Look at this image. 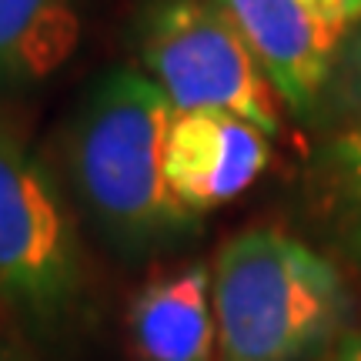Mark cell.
<instances>
[{
  "instance_id": "5",
  "label": "cell",
  "mask_w": 361,
  "mask_h": 361,
  "mask_svg": "<svg viewBox=\"0 0 361 361\" xmlns=\"http://www.w3.org/2000/svg\"><path fill=\"white\" fill-rule=\"evenodd\" d=\"M268 134L234 114L174 111L164 147V178L188 214L245 194L268 168Z\"/></svg>"
},
{
  "instance_id": "8",
  "label": "cell",
  "mask_w": 361,
  "mask_h": 361,
  "mask_svg": "<svg viewBox=\"0 0 361 361\" xmlns=\"http://www.w3.org/2000/svg\"><path fill=\"white\" fill-rule=\"evenodd\" d=\"M80 40L78 0H0V78L47 80Z\"/></svg>"
},
{
  "instance_id": "3",
  "label": "cell",
  "mask_w": 361,
  "mask_h": 361,
  "mask_svg": "<svg viewBox=\"0 0 361 361\" xmlns=\"http://www.w3.org/2000/svg\"><path fill=\"white\" fill-rule=\"evenodd\" d=\"M141 61L174 111H218L281 130V97L247 40L214 0H161L144 27Z\"/></svg>"
},
{
  "instance_id": "6",
  "label": "cell",
  "mask_w": 361,
  "mask_h": 361,
  "mask_svg": "<svg viewBox=\"0 0 361 361\" xmlns=\"http://www.w3.org/2000/svg\"><path fill=\"white\" fill-rule=\"evenodd\" d=\"M247 40L291 111L308 114L324 97L341 37L331 34L301 0H214Z\"/></svg>"
},
{
  "instance_id": "1",
  "label": "cell",
  "mask_w": 361,
  "mask_h": 361,
  "mask_svg": "<svg viewBox=\"0 0 361 361\" xmlns=\"http://www.w3.org/2000/svg\"><path fill=\"white\" fill-rule=\"evenodd\" d=\"M174 107L151 78L114 71L87 94L67 134V174L94 224L121 251H144L191 224L164 178Z\"/></svg>"
},
{
  "instance_id": "11",
  "label": "cell",
  "mask_w": 361,
  "mask_h": 361,
  "mask_svg": "<svg viewBox=\"0 0 361 361\" xmlns=\"http://www.w3.org/2000/svg\"><path fill=\"white\" fill-rule=\"evenodd\" d=\"M331 34L345 40L355 24H361V0H301Z\"/></svg>"
},
{
  "instance_id": "2",
  "label": "cell",
  "mask_w": 361,
  "mask_h": 361,
  "mask_svg": "<svg viewBox=\"0 0 361 361\" xmlns=\"http://www.w3.org/2000/svg\"><path fill=\"white\" fill-rule=\"evenodd\" d=\"M214 361H305L338 338L351 311L331 261L278 228L234 234L211 271Z\"/></svg>"
},
{
  "instance_id": "10",
  "label": "cell",
  "mask_w": 361,
  "mask_h": 361,
  "mask_svg": "<svg viewBox=\"0 0 361 361\" xmlns=\"http://www.w3.org/2000/svg\"><path fill=\"white\" fill-rule=\"evenodd\" d=\"M338 164L345 171V188L351 197V218H355V234L361 241V130L338 141Z\"/></svg>"
},
{
  "instance_id": "9",
  "label": "cell",
  "mask_w": 361,
  "mask_h": 361,
  "mask_svg": "<svg viewBox=\"0 0 361 361\" xmlns=\"http://www.w3.org/2000/svg\"><path fill=\"white\" fill-rule=\"evenodd\" d=\"M324 97L335 104L338 111L361 117V24L351 27L345 40H341Z\"/></svg>"
},
{
  "instance_id": "7",
  "label": "cell",
  "mask_w": 361,
  "mask_h": 361,
  "mask_svg": "<svg viewBox=\"0 0 361 361\" xmlns=\"http://www.w3.org/2000/svg\"><path fill=\"white\" fill-rule=\"evenodd\" d=\"M130 335L141 361H214V301L204 264L147 284L130 311Z\"/></svg>"
},
{
  "instance_id": "13",
  "label": "cell",
  "mask_w": 361,
  "mask_h": 361,
  "mask_svg": "<svg viewBox=\"0 0 361 361\" xmlns=\"http://www.w3.org/2000/svg\"><path fill=\"white\" fill-rule=\"evenodd\" d=\"M0 361H11V355H7V351L0 348Z\"/></svg>"
},
{
  "instance_id": "4",
  "label": "cell",
  "mask_w": 361,
  "mask_h": 361,
  "mask_svg": "<svg viewBox=\"0 0 361 361\" xmlns=\"http://www.w3.org/2000/svg\"><path fill=\"white\" fill-rule=\"evenodd\" d=\"M80 288V247L57 180L0 130V305L34 318L64 311Z\"/></svg>"
},
{
  "instance_id": "12",
  "label": "cell",
  "mask_w": 361,
  "mask_h": 361,
  "mask_svg": "<svg viewBox=\"0 0 361 361\" xmlns=\"http://www.w3.org/2000/svg\"><path fill=\"white\" fill-rule=\"evenodd\" d=\"M324 361H361V331H355V335H348V338H341Z\"/></svg>"
}]
</instances>
